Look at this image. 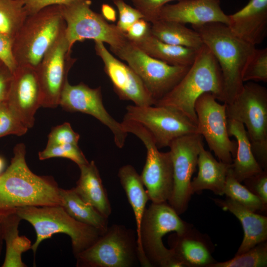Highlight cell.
<instances>
[{"label":"cell","mask_w":267,"mask_h":267,"mask_svg":"<svg viewBox=\"0 0 267 267\" xmlns=\"http://www.w3.org/2000/svg\"><path fill=\"white\" fill-rule=\"evenodd\" d=\"M25 157V145H15L10 165L0 175V214L25 206L61 205L57 183L33 173Z\"/></svg>","instance_id":"1"},{"label":"cell","mask_w":267,"mask_h":267,"mask_svg":"<svg viewBox=\"0 0 267 267\" xmlns=\"http://www.w3.org/2000/svg\"><path fill=\"white\" fill-rule=\"evenodd\" d=\"M192 27L217 59L223 80L222 102L230 103L243 87V74L255 46L238 38L222 23Z\"/></svg>","instance_id":"2"},{"label":"cell","mask_w":267,"mask_h":267,"mask_svg":"<svg viewBox=\"0 0 267 267\" xmlns=\"http://www.w3.org/2000/svg\"><path fill=\"white\" fill-rule=\"evenodd\" d=\"M206 92L212 93L217 100L222 101V72L215 57L203 44L185 75L155 105L173 108L197 125L195 104L198 97Z\"/></svg>","instance_id":"3"},{"label":"cell","mask_w":267,"mask_h":267,"mask_svg":"<svg viewBox=\"0 0 267 267\" xmlns=\"http://www.w3.org/2000/svg\"><path fill=\"white\" fill-rule=\"evenodd\" d=\"M193 226L182 220L167 202H151L146 208L136 237L140 265L144 267H183L172 250L164 246L162 238L170 232L181 234Z\"/></svg>","instance_id":"4"},{"label":"cell","mask_w":267,"mask_h":267,"mask_svg":"<svg viewBox=\"0 0 267 267\" xmlns=\"http://www.w3.org/2000/svg\"><path fill=\"white\" fill-rule=\"evenodd\" d=\"M65 28L60 5H50L28 15L13 41L17 66L36 69Z\"/></svg>","instance_id":"5"},{"label":"cell","mask_w":267,"mask_h":267,"mask_svg":"<svg viewBox=\"0 0 267 267\" xmlns=\"http://www.w3.org/2000/svg\"><path fill=\"white\" fill-rule=\"evenodd\" d=\"M15 211L21 220L28 222L36 231V240L31 248L34 255L43 240L54 234L64 233L71 238L75 258L104 233L76 221L61 205L25 206L17 208Z\"/></svg>","instance_id":"6"},{"label":"cell","mask_w":267,"mask_h":267,"mask_svg":"<svg viewBox=\"0 0 267 267\" xmlns=\"http://www.w3.org/2000/svg\"><path fill=\"white\" fill-rule=\"evenodd\" d=\"M225 106L227 119L243 124L256 159L263 170L267 169V88L247 82L232 101Z\"/></svg>","instance_id":"7"},{"label":"cell","mask_w":267,"mask_h":267,"mask_svg":"<svg viewBox=\"0 0 267 267\" xmlns=\"http://www.w3.org/2000/svg\"><path fill=\"white\" fill-rule=\"evenodd\" d=\"M91 5L90 0H70L60 5L66 24L65 36L70 47L85 40L106 43L110 49L122 45L128 39L125 34L101 14L94 11Z\"/></svg>","instance_id":"8"},{"label":"cell","mask_w":267,"mask_h":267,"mask_svg":"<svg viewBox=\"0 0 267 267\" xmlns=\"http://www.w3.org/2000/svg\"><path fill=\"white\" fill-rule=\"evenodd\" d=\"M75 258L77 267H131L138 262L137 240L133 230L113 224Z\"/></svg>","instance_id":"9"},{"label":"cell","mask_w":267,"mask_h":267,"mask_svg":"<svg viewBox=\"0 0 267 267\" xmlns=\"http://www.w3.org/2000/svg\"><path fill=\"white\" fill-rule=\"evenodd\" d=\"M110 50L134 71L156 103L175 87L190 67L171 65L153 58L128 39Z\"/></svg>","instance_id":"10"},{"label":"cell","mask_w":267,"mask_h":267,"mask_svg":"<svg viewBox=\"0 0 267 267\" xmlns=\"http://www.w3.org/2000/svg\"><path fill=\"white\" fill-rule=\"evenodd\" d=\"M124 130L136 135L146 149V158L141 179L152 203L168 202L173 188V167L170 151L162 152L151 134L138 123L123 119Z\"/></svg>","instance_id":"11"},{"label":"cell","mask_w":267,"mask_h":267,"mask_svg":"<svg viewBox=\"0 0 267 267\" xmlns=\"http://www.w3.org/2000/svg\"><path fill=\"white\" fill-rule=\"evenodd\" d=\"M144 127L152 135L158 149L169 147L180 136L198 134L197 125L179 111L166 106L129 105L124 119Z\"/></svg>","instance_id":"12"},{"label":"cell","mask_w":267,"mask_h":267,"mask_svg":"<svg viewBox=\"0 0 267 267\" xmlns=\"http://www.w3.org/2000/svg\"><path fill=\"white\" fill-rule=\"evenodd\" d=\"M225 109V104L218 102L210 92L202 94L195 104L198 134L204 137L220 161L231 164L237 142L229 138Z\"/></svg>","instance_id":"13"},{"label":"cell","mask_w":267,"mask_h":267,"mask_svg":"<svg viewBox=\"0 0 267 267\" xmlns=\"http://www.w3.org/2000/svg\"><path fill=\"white\" fill-rule=\"evenodd\" d=\"M203 145L201 135L192 134L174 139L169 146L173 167V188L167 202L179 215L186 211L192 195L191 178Z\"/></svg>","instance_id":"14"},{"label":"cell","mask_w":267,"mask_h":267,"mask_svg":"<svg viewBox=\"0 0 267 267\" xmlns=\"http://www.w3.org/2000/svg\"><path fill=\"white\" fill-rule=\"evenodd\" d=\"M65 32L45 54L36 71L43 95L42 107L54 108L59 105L62 91L67 84L69 72L76 59Z\"/></svg>","instance_id":"15"},{"label":"cell","mask_w":267,"mask_h":267,"mask_svg":"<svg viewBox=\"0 0 267 267\" xmlns=\"http://www.w3.org/2000/svg\"><path fill=\"white\" fill-rule=\"evenodd\" d=\"M59 105L69 112H79L90 115L107 126L112 132L116 145L122 148L128 135L121 123L117 121L107 111L103 105L101 87L91 88L83 82L65 86Z\"/></svg>","instance_id":"16"},{"label":"cell","mask_w":267,"mask_h":267,"mask_svg":"<svg viewBox=\"0 0 267 267\" xmlns=\"http://www.w3.org/2000/svg\"><path fill=\"white\" fill-rule=\"evenodd\" d=\"M94 49L103 63L104 72L115 92L120 99L131 100L139 106L155 104L156 101L141 80L128 64L115 57L102 42H94Z\"/></svg>","instance_id":"17"},{"label":"cell","mask_w":267,"mask_h":267,"mask_svg":"<svg viewBox=\"0 0 267 267\" xmlns=\"http://www.w3.org/2000/svg\"><path fill=\"white\" fill-rule=\"evenodd\" d=\"M6 102L15 115L28 129L35 123L37 110L42 107L43 95L36 69L18 66L12 73Z\"/></svg>","instance_id":"18"},{"label":"cell","mask_w":267,"mask_h":267,"mask_svg":"<svg viewBox=\"0 0 267 267\" xmlns=\"http://www.w3.org/2000/svg\"><path fill=\"white\" fill-rule=\"evenodd\" d=\"M176 22L192 26L213 22L227 25L228 15L222 10L220 0H179L167 4L161 9L158 20Z\"/></svg>","instance_id":"19"},{"label":"cell","mask_w":267,"mask_h":267,"mask_svg":"<svg viewBox=\"0 0 267 267\" xmlns=\"http://www.w3.org/2000/svg\"><path fill=\"white\" fill-rule=\"evenodd\" d=\"M168 243L184 267H208L217 262L212 255L214 246L210 238L194 226L181 234H171Z\"/></svg>","instance_id":"20"},{"label":"cell","mask_w":267,"mask_h":267,"mask_svg":"<svg viewBox=\"0 0 267 267\" xmlns=\"http://www.w3.org/2000/svg\"><path fill=\"white\" fill-rule=\"evenodd\" d=\"M227 26L240 39L256 46L267 34V0H250L238 11L228 15Z\"/></svg>","instance_id":"21"},{"label":"cell","mask_w":267,"mask_h":267,"mask_svg":"<svg viewBox=\"0 0 267 267\" xmlns=\"http://www.w3.org/2000/svg\"><path fill=\"white\" fill-rule=\"evenodd\" d=\"M223 210L234 215L240 222L244 231L242 242L235 255L242 254L267 240V217L254 212L235 201L213 199Z\"/></svg>","instance_id":"22"},{"label":"cell","mask_w":267,"mask_h":267,"mask_svg":"<svg viewBox=\"0 0 267 267\" xmlns=\"http://www.w3.org/2000/svg\"><path fill=\"white\" fill-rule=\"evenodd\" d=\"M231 164L218 161L205 149L204 145L202 146L197 161L198 174L191 181L192 194L210 190L216 195H223L226 176Z\"/></svg>","instance_id":"23"},{"label":"cell","mask_w":267,"mask_h":267,"mask_svg":"<svg viewBox=\"0 0 267 267\" xmlns=\"http://www.w3.org/2000/svg\"><path fill=\"white\" fill-rule=\"evenodd\" d=\"M78 167L80 176L73 189L84 201L108 218L112 209L94 161H91Z\"/></svg>","instance_id":"24"},{"label":"cell","mask_w":267,"mask_h":267,"mask_svg":"<svg viewBox=\"0 0 267 267\" xmlns=\"http://www.w3.org/2000/svg\"><path fill=\"white\" fill-rule=\"evenodd\" d=\"M229 135L236 140L237 149L231 164L235 178L240 182L263 170L253 153L251 144L243 124L236 120L227 119Z\"/></svg>","instance_id":"25"},{"label":"cell","mask_w":267,"mask_h":267,"mask_svg":"<svg viewBox=\"0 0 267 267\" xmlns=\"http://www.w3.org/2000/svg\"><path fill=\"white\" fill-rule=\"evenodd\" d=\"M132 42L149 56L174 66H190L198 51V49L164 43L151 34Z\"/></svg>","instance_id":"26"},{"label":"cell","mask_w":267,"mask_h":267,"mask_svg":"<svg viewBox=\"0 0 267 267\" xmlns=\"http://www.w3.org/2000/svg\"><path fill=\"white\" fill-rule=\"evenodd\" d=\"M15 210L7 213L2 221L6 252L2 267H27L22 260V254L31 249L32 246L28 238L19 235L18 226L21 219Z\"/></svg>","instance_id":"27"},{"label":"cell","mask_w":267,"mask_h":267,"mask_svg":"<svg viewBox=\"0 0 267 267\" xmlns=\"http://www.w3.org/2000/svg\"><path fill=\"white\" fill-rule=\"evenodd\" d=\"M61 206L76 221L92 226L103 233L107 229L108 218L105 217L93 207L84 201L73 188L59 189Z\"/></svg>","instance_id":"28"},{"label":"cell","mask_w":267,"mask_h":267,"mask_svg":"<svg viewBox=\"0 0 267 267\" xmlns=\"http://www.w3.org/2000/svg\"><path fill=\"white\" fill-rule=\"evenodd\" d=\"M118 176L134 214L137 237L146 204L149 200L147 193L140 175L131 165L122 166L118 171Z\"/></svg>","instance_id":"29"},{"label":"cell","mask_w":267,"mask_h":267,"mask_svg":"<svg viewBox=\"0 0 267 267\" xmlns=\"http://www.w3.org/2000/svg\"><path fill=\"white\" fill-rule=\"evenodd\" d=\"M151 34L164 43L198 49L203 43L199 34L184 24L158 20L151 23Z\"/></svg>","instance_id":"30"},{"label":"cell","mask_w":267,"mask_h":267,"mask_svg":"<svg viewBox=\"0 0 267 267\" xmlns=\"http://www.w3.org/2000/svg\"><path fill=\"white\" fill-rule=\"evenodd\" d=\"M27 16L20 0H0V33L13 41Z\"/></svg>","instance_id":"31"},{"label":"cell","mask_w":267,"mask_h":267,"mask_svg":"<svg viewBox=\"0 0 267 267\" xmlns=\"http://www.w3.org/2000/svg\"><path fill=\"white\" fill-rule=\"evenodd\" d=\"M224 194L254 212L261 214L267 210V205L235 178L231 168L226 176Z\"/></svg>","instance_id":"32"},{"label":"cell","mask_w":267,"mask_h":267,"mask_svg":"<svg viewBox=\"0 0 267 267\" xmlns=\"http://www.w3.org/2000/svg\"><path fill=\"white\" fill-rule=\"evenodd\" d=\"M267 266V242L260 243L231 259L215 262L208 267H265Z\"/></svg>","instance_id":"33"},{"label":"cell","mask_w":267,"mask_h":267,"mask_svg":"<svg viewBox=\"0 0 267 267\" xmlns=\"http://www.w3.org/2000/svg\"><path fill=\"white\" fill-rule=\"evenodd\" d=\"M243 82H267V48H255L243 74Z\"/></svg>","instance_id":"34"},{"label":"cell","mask_w":267,"mask_h":267,"mask_svg":"<svg viewBox=\"0 0 267 267\" xmlns=\"http://www.w3.org/2000/svg\"><path fill=\"white\" fill-rule=\"evenodd\" d=\"M38 156L41 160L55 157L67 158L78 166L89 163L78 145L71 144L46 146L43 150L39 152Z\"/></svg>","instance_id":"35"},{"label":"cell","mask_w":267,"mask_h":267,"mask_svg":"<svg viewBox=\"0 0 267 267\" xmlns=\"http://www.w3.org/2000/svg\"><path fill=\"white\" fill-rule=\"evenodd\" d=\"M28 130L12 111L6 101L0 103V137L10 134L21 136Z\"/></svg>","instance_id":"36"},{"label":"cell","mask_w":267,"mask_h":267,"mask_svg":"<svg viewBox=\"0 0 267 267\" xmlns=\"http://www.w3.org/2000/svg\"><path fill=\"white\" fill-rule=\"evenodd\" d=\"M80 135L72 128L69 123L65 122L53 127L48 136L46 146L65 144L78 145Z\"/></svg>","instance_id":"37"},{"label":"cell","mask_w":267,"mask_h":267,"mask_svg":"<svg viewBox=\"0 0 267 267\" xmlns=\"http://www.w3.org/2000/svg\"><path fill=\"white\" fill-rule=\"evenodd\" d=\"M113 1L119 13V20L116 26L124 34L135 21L143 18V16L137 9L127 4L124 0H113Z\"/></svg>","instance_id":"38"},{"label":"cell","mask_w":267,"mask_h":267,"mask_svg":"<svg viewBox=\"0 0 267 267\" xmlns=\"http://www.w3.org/2000/svg\"><path fill=\"white\" fill-rule=\"evenodd\" d=\"M134 7L143 16V19L152 23L159 19L162 8L169 2L179 0H130Z\"/></svg>","instance_id":"39"},{"label":"cell","mask_w":267,"mask_h":267,"mask_svg":"<svg viewBox=\"0 0 267 267\" xmlns=\"http://www.w3.org/2000/svg\"><path fill=\"white\" fill-rule=\"evenodd\" d=\"M244 186L267 205V169L245 179Z\"/></svg>","instance_id":"40"},{"label":"cell","mask_w":267,"mask_h":267,"mask_svg":"<svg viewBox=\"0 0 267 267\" xmlns=\"http://www.w3.org/2000/svg\"><path fill=\"white\" fill-rule=\"evenodd\" d=\"M13 40L0 33V60L13 73L17 67L12 51Z\"/></svg>","instance_id":"41"},{"label":"cell","mask_w":267,"mask_h":267,"mask_svg":"<svg viewBox=\"0 0 267 267\" xmlns=\"http://www.w3.org/2000/svg\"><path fill=\"white\" fill-rule=\"evenodd\" d=\"M150 29L151 23L142 18L133 24L125 35L129 40L136 42L151 34Z\"/></svg>","instance_id":"42"},{"label":"cell","mask_w":267,"mask_h":267,"mask_svg":"<svg viewBox=\"0 0 267 267\" xmlns=\"http://www.w3.org/2000/svg\"><path fill=\"white\" fill-rule=\"evenodd\" d=\"M24 4L28 15L37 13L42 9L52 5H62L70 0H20Z\"/></svg>","instance_id":"43"},{"label":"cell","mask_w":267,"mask_h":267,"mask_svg":"<svg viewBox=\"0 0 267 267\" xmlns=\"http://www.w3.org/2000/svg\"><path fill=\"white\" fill-rule=\"evenodd\" d=\"M12 73L4 64L0 67V103L6 101L10 89Z\"/></svg>","instance_id":"44"},{"label":"cell","mask_w":267,"mask_h":267,"mask_svg":"<svg viewBox=\"0 0 267 267\" xmlns=\"http://www.w3.org/2000/svg\"><path fill=\"white\" fill-rule=\"evenodd\" d=\"M101 14L107 21L113 22L116 20L115 10L108 4H103L101 5Z\"/></svg>","instance_id":"45"},{"label":"cell","mask_w":267,"mask_h":267,"mask_svg":"<svg viewBox=\"0 0 267 267\" xmlns=\"http://www.w3.org/2000/svg\"><path fill=\"white\" fill-rule=\"evenodd\" d=\"M6 213H7L0 214V254L2 250V243L3 241L2 221L3 218Z\"/></svg>","instance_id":"46"},{"label":"cell","mask_w":267,"mask_h":267,"mask_svg":"<svg viewBox=\"0 0 267 267\" xmlns=\"http://www.w3.org/2000/svg\"><path fill=\"white\" fill-rule=\"evenodd\" d=\"M4 166V162L3 159L0 157V173L2 170Z\"/></svg>","instance_id":"47"},{"label":"cell","mask_w":267,"mask_h":267,"mask_svg":"<svg viewBox=\"0 0 267 267\" xmlns=\"http://www.w3.org/2000/svg\"><path fill=\"white\" fill-rule=\"evenodd\" d=\"M3 64V63L1 62V61L0 60V67Z\"/></svg>","instance_id":"48"}]
</instances>
